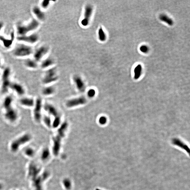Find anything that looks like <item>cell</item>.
<instances>
[{
    "label": "cell",
    "mask_w": 190,
    "mask_h": 190,
    "mask_svg": "<svg viewBox=\"0 0 190 190\" xmlns=\"http://www.w3.org/2000/svg\"><path fill=\"white\" fill-rule=\"evenodd\" d=\"M40 22L34 18L26 24L19 23L17 24L16 33L17 36H22L34 33L39 27Z\"/></svg>",
    "instance_id": "cell-1"
},
{
    "label": "cell",
    "mask_w": 190,
    "mask_h": 190,
    "mask_svg": "<svg viewBox=\"0 0 190 190\" xmlns=\"http://www.w3.org/2000/svg\"><path fill=\"white\" fill-rule=\"evenodd\" d=\"M34 50L32 46L19 42L13 50L12 54L17 58L26 59L33 55Z\"/></svg>",
    "instance_id": "cell-2"
},
{
    "label": "cell",
    "mask_w": 190,
    "mask_h": 190,
    "mask_svg": "<svg viewBox=\"0 0 190 190\" xmlns=\"http://www.w3.org/2000/svg\"><path fill=\"white\" fill-rule=\"evenodd\" d=\"M68 125L67 122L63 123L58 129L57 135L53 138L54 144L53 151L55 154L57 153L58 150H59L61 139L65 136V132L67 129Z\"/></svg>",
    "instance_id": "cell-3"
},
{
    "label": "cell",
    "mask_w": 190,
    "mask_h": 190,
    "mask_svg": "<svg viewBox=\"0 0 190 190\" xmlns=\"http://www.w3.org/2000/svg\"><path fill=\"white\" fill-rule=\"evenodd\" d=\"M11 71L9 67H6L4 69L1 75V90L3 93H7L10 89V86L12 82L10 80Z\"/></svg>",
    "instance_id": "cell-4"
},
{
    "label": "cell",
    "mask_w": 190,
    "mask_h": 190,
    "mask_svg": "<svg viewBox=\"0 0 190 190\" xmlns=\"http://www.w3.org/2000/svg\"><path fill=\"white\" fill-rule=\"evenodd\" d=\"M16 39L19 42L32 46L38 42L39 37L38 34L34 32L26 35L17 36Z\"/></svg>",
    "instance_id": "cell-5"
},
{
    "label": "cell",
    "mask_w": 190,
    "mask_h": 190,
    "mask_svg": "<svg viewBox=\"0 0 190 190\" xmlns=\"http://www.w3.org/2000/svg\"><path fill=\"white\" fill-rule=\"evenodd\" d=\"M31 136L29 133H25L12 141L11 144V149L13 152H17L21 145L25 144L30 141Z\"/></svg>",
    "instance_id": "cell-6"
},
{
    "label": "cell",
    "mask_w": 190,
    "mask_h": 190,
    "mask_svg": "<svg viewBox=\"0 0 190 190\" xmlns=\"http://www.w3.org/2000/svg\"><path fill=\"white\" fill-rule=\"evenodd\" d=\"M58 78L56 68H50L45 72L43 78L42 82L44 84H48L56 81Z\"/></svg>",
    "instance_id": "cell-7"
},
{
    "label": "cell",
    "mask_w": 190,
    "mask_h": 190,
    "mask_svg": "<svg viewBox=\"0 0 190 190\" xmlns=\"http://www.w3.org/2000/svg\"><path fill=\"white\" fill-rule=\"evenodd\" d=\"M49 51V48L48 46L42 45L34 50L33 58L38 63H39L43 60L44 57L47 54Z\"/></svg>",
    "instance_id": "cell-8"
},
{
    "label": "cell",
    "mask_w": 190,
    "mask_h": 190,
    "mask_svg": "<svg viewBox=\"0 0 190 190\" xmlns=\"http://www.w3.org/2000/svg\"><path fill=\"white\" fill-rule=\"evenodd\" d=\"M93 9V6L89 4H87L85 6L84 16L81 22L82 25L86 27L89 25Z\"/></svg>",
    "instance_id": "cell-9"
},
{
    "label": "cell",
    "mask_w": 190,
    "mask_h": 190,
    "mask_svg": "<svg viewBox=\"0 0 190 190\" xmlns=\"http://www.w3.org/2000/svg\"><path fill=\"white\" fill-rule=\"evenodd\" d=\"M33 111L34 119L37 123H39L42 119L41 111L42 108V101L40 98H38L35 101Z\"/></svg>",
    "instance_id": "cell-10"
},
{
    "label": "cell",
    "mask_w": 190,
    "mask_h": 190,
    "mask_svg": "<svg viewBox=\"0 0 190 190\" xmlns=\"http://www.w3.org/2000/svg\"><path fill=\"white\" fill-rule=\"evenodd\" d=\"M4 117L6 119L10 122H15L18 119V113L15 109L12 107L5 110Z\"/></svg>",
    "instance_id": "cell-11"
},
{
    "label": "cell",
    "mask_w": 190,
    "mask_h": 190,
    "mask_svg": "<svg viewBox=\"0 0 190 190\" xmlns=\"http://www.w3.org/2000/svg\"><path fill=\"white\" fill-rule=\"evenodd\" d=\"M86 102L87 100L86 98L84 97H81L69 100L66 102V105L67 107L71 108L84 105Z\"/></svg>",
    "instance_id": "cell-12"
},
{
    "label": "cell",
    "mask_w": 190,
    "mask_h": 190,
    "mask_svg": "<svg viewBox=\"0 0 190 190\" xmlns=\"http://www.w3.org/2000/svg\"><path fill=\"white\" fill-rule=\"evenodd\" d=\"M31 11L34 16V18L39 22H43L46 19L45 13L39 6L37 5L33 6Z\"/></svg>",
    "instance_id": "cell-13"
},
{
    "label": "cell",
    "mask_w": 190,
    "mask_h": 190,
    "mask_svg": "<svg viewBox=\"0 0 190 190\" xmlns=\"http://www.w3.org/2000/svg\"><path fill=\"white\" fill-rule=\"evenodd\" d=\"M47 173H44L41 176L38 175L37 177L32 179L33 186L35 190H42V184L43 180H45L47 177Z\"/></svg>",
    "instance_id": "cell-14"
},
{
    "label": "cell",
    "mask_w": 190,
    "mask_h": 190,
    "mask_svg": "<svg viewBox=\"0 0 190 190\" xmlns=\"http://www.w3.org/2000/svg\"><path fill=\"white\" fill-rule=\"evenodd\" d=\"M40 170V168L35 163H31L28 169V176L32 179L38 175Z\"/></svg>",
    "instance_id": "cell-15"
},
{
    "label": "cell",
    "mask_w": 190,
    "mask_h": 190,
    "mask_svg": "<svg viewBox=\"0 0 190 190\" xmlns=\"http://www.w3.org/2000/svg\"><path fill=\"white\" fill-rule=\"evenodd\" d=\"M15 34L13 32L11 33L10 38H7L1 35L0 36V41L2 43L4 47L9 48L13 45L14 39L15 38Z\"/></svg>",
    "instance_id": "cell-16"
},
{
    "label": "cell",
    "mask_w": 190,
    "mask_h": 190,
    "mask_svg": "<svg viewBox=\"0 0 190 190\" xmlns=\"http://www.w3.org/2000/svg\"><path fill=\"white\" fill-rule=\"evenodd\" d=\"M73 81L77 89L81 92H84L86 89L84 82L80 76L76 75L74 76Z\"/></svg>",
    "instance_id": "cell-17"
},
{
    "label": "cell",
    "mask_w": 190,
    "mask_h": 190,
    "mask_svg": "<svg viewBox=\"0 0 190 190\" xmlns=\"http://www.w3.org/2000/svg\"><path fill=\"white\" fill-rule=\"evenodd\" d=\"M44 109L50 114L51 115L54 117L55 118H61L60 115L59 114L58 111L54 106L47 103L44 106Z\"/></svg>",
    "instance_id": "cell-18"
},
{
    "label": "cell",
    "mask_w": 190,
    "mask_h": 190,
    "mask_svg": "<svg viewBox=\"0 0 190 190\" xmlns=\"http://www.w3.org/2000/svg\"><path fill=\"white\" fill-rule=\"evenodd\" d=\"M10 89L19 96L24 95L25 92L24 87L21 84L17 82H12Z\"/></svg>",
    "instance_id": "cell-19"
},
{
    "label": "cell",
    "mask_w": 190,
    "mask_h": 190,
    "mask_svg": "<svg viewBox=\"0 0 190 190\" xmlns=\"http://www.w3.org/2000/svg\"><path fill=\"white\" fill-rule=\"evenodd\" d=\"M24 65L27 68L30 69H35L38 68V63L33 58L30 57L26 58L24 61Z\"/></svg>",
    "instance_id": "cell-20"
},
{
    "label": "cell",
    "mask_w": 190,
    "mask_h": 190,
    "mask_svg": "<svg viewBox=\"0 0 190 190\" xmlns=\"http://www.w3.org/2000/svg\"><path fill=\"white\" fill-rule=\"evenodd\" d=\"M19 102L22 106L25 107H32L34 106L35 101L32 98L24 97L20 99Z\"/></svg>",
    "instance_id": "cell-21"
},
{
    "label": "cell",
    "mask_w": 190,
    "mask_h": 190,
    "mask_svg": "<svg viewBox=\"0 0 190 190\" xmlns=\"http://www.w3.org/2000/svg\"><path fill=\"white\" fill-rule=\"evenodd\" d=\"M55 63L54 60L51 57H48L42 60L40 62V66L43 69H47L52 66Z\"/></svg>",
    "instance_id": "cell-22"
},
{
    "label": "cell",
    "mask_w": 190,
    "mask_h": 190,
    "mask_svg": "<svg viewBox=\"0 0 190 190\" xmlns=\"http://www.w3.org/2000/svg\"><path fill=\"white\" fill-rule=\"evenodd\" d=\"M13 101V99L11 95H8L3 100V107L5 110H8L13 107L12 104Z\"/></svg>",
    "instance_id": "cell-23"
},
{
    "label": "cell",
    "mask_w": 190,
    "mask_h": 190,
    "mask_svg": "<svg viewBox=\"0 0 190 190\" xmlns=\"http://www.w3.org/2000/svg\"><path fill=\"white\" fill-rule=\"evenodd\" d=\"M55 89L52 86H48L44 87L42 90V94L45 96H49L52 95L54 93Z\"/></svg>",
    "instance_id": "cell-24"
},
{
    "label": "cell",
    "mask_w": 190,
    "mask_h": 190,
    "mask_svg": "<svg viewBox=\"0 0 190 190\" xmlns=\"http://www.w3.org/2000/svg\"><path fill=\"white\" fill-rule=\"evenodd\" d=\"M98 37L99 41L101 42H104L107 39L106 33L102 27H99L98 31Z\"/></svg>",
    "instance_id": "cell-25"
},
{
    "label": "cell",
    "mask_w": 190,
    "mask_h": 190,
    "mask_svg": "<svg viewBox=\"0 0 190 190\" xmlns=\"http://www.w3.org/2000/svg\"><path fill=\"white\" fill-rule=\"evenodd\" d=\"M173 143L174 144L177 145L178 147H181L182 148L188 152H190V150H189V148H188V146L182 143L181 140H179L178 139H174L173 140Z\"/></svg>",
    "instance_id": "cell-26"
},
{
    "label": "cell",
    "mask_w": 190,
    "mask_h": 190,
    "mask_svg": "<svg viewBox=\"0 0 190 190\" xmlns=\"http://www.w3.org/2000/svg\"><path fill=\"white\" fill-rule=\"evenodd\" d=\"M160 18L161 21L165 22L169 25H173V22L171 18H169L165 14H161L160 16Z\"/></svg>",
    "instance_id": "cell-27"
},
{
    "label": "cell",
    "mask_w": 190,
    "mask_h": 190,
    "mask_svg": "<svg viewBox=\"0 0 190 190\" xmlns=\"http://www.w3.org/2000/svg\"><path fill=\"white\" fill-rule=\"evenodd\" d=\"M141 71H142V67L140 64H139L136 67L134 70V73H135L134 78L136 80L139 78L141 74Z\"/></svg>",
    "instance_id": "cell-28"
},
{
    "label": "cell",
    "mask_w": 190,
    "mask_h": 190,
    "mask_svg": "<svg viewBox=\"0 0 190 190\" xmlns=\"http://www.w3.org/2000/svg\"><path fill=\"white\" fill-rule=\"evenodd\" d=\"M43 120L45 125L48 127H51L52 123L51 122V117L47 115H44L43 118Z\"/></svg>",
    "instance_id": "cell-29"
},
{
    "label": "cell",
    "mask_w": 190,
    "mask_h": 190,
    "mask_svg": "<svg viewBox=\"0 0 190 190\" xmlns=\"http://www.w3.org/2000/svg\"><path fill=\"white\" fill-rule=\"evenodd\" d=\"M50 4V1L49 0H43L41 2L40 4V6H41V8L43 9H46L48 7H49Z\"/></svg>",
    "instance_id": "cell-30"
},
{
    "label": "cell",
    "mask_w": 190,
    "mask_h": 190,
    "mask_svg": "<svg viewBox=\"0 0 190 190\" xmlns=\"http://www.w3.org/2000/svg\"><path fill=\"white\" fill-rule=\"evenodd\" d=\"M25 153L28 156L32 157L34 155L35 152L31 148H27L25 150Z\"/></svg>",
    "instance_id": "cell-31"
},
{
    "label": "cell",
    "mask_w": 190,
    "mask_h": 190,
    "mask_svg": "<svg viewBox=\"0 0 190 190\" xmlns=\"http://www.w3.org/2000/svg\"><path fill=\"white\" fill-rule=\"evenodd\" d=\"M49 152L48 149L46 148L43 150L42 153L41 158L43 160H46L47 159L49 156Z\"/></svg>",
    "instance_id": "cell-32"
},
{
    "label": "cell",
    "mask_w": 190,
    "mask_h": 190,
    "mask_svg": "<svg viewBox=\"0 0 190 190\" xmlns=\"http://www.w3.org/2000/svg\"><path fill=\"white\" fill-rule=\"evenodd\" d=\"M61 121V118H55L53 122L52 123V127L54 128H57V127H59Z\"/></svg>",
    "instance_id": "cell-33"
},
{
    "label": "cell",
    "mask_w": 190,
    "mask_h": 190,
    "mask_svg": "<svg viewBox=\"0 0 190 190\" xmlns=\"http://www.w3.org/2000/svg\"><path fill=\"white\" fill-rule=\"evenodd\" d=\"M107 122V118L105 116H101L99 119V123L101 125H104Z\"/></svg>",
    "instance_id": "cell-34"
},
{
    "label": "cell",
    "mask_w": 190,
    "mask_h": 190,
    "mask_svg": "<svg viewBox=\"0 0 190 190\" xmlns=\"http://www.w3.org/2000/svg\"><path fill=\"white\" fill-rule=\"evenodd\" d=\"M87 95L89 97L92 98L94 97L96 94V91L93 89H90L88 90L87 93Z\"/></svg>",
    "instance_id": "cell-35"
},
{
    "label": "cell",
    "mask_w": 190,
    "mask_h": 190,
    "mask_svg": "<svg viewBox=\"0 0 190 190\" xmlns=\"http://www.w3.org/2000/svg\"><path fill=\"white\" fill-rule=\"evenodd\" d=\"M140 49V51L143 53H147L149 51L148 47L147 46H145V45L141 46Z\"/></svg>",
    "instance_id": "cell-36"
},
{
    "label": "cell",
    "mask_w": 190,
    "mask_h": 190,
    "mask_svg": "<svg viewBox=\"0 0 190 190\" xmlns=\"http://www.w3.org/2000/svg\"><path fill=\"white\" fill-rule=\"evenodd\" d=\"M4 23L1 21H0V36L1 35H0L1 32V30L3 29V27H4Z\"/></svg>",
    "instance_id": "cell-37"
},
{
    "label": "cell",
    "mask_w": 190,
    "mask_h": 190,
    "mask_svg": "<svg viewBox=\"0 0 190 190\" xmlns=\"http://www.w3.org/2000/svg\"><path fill=\"white\" fill-rule=\"evenodd\" d=\"M1 65H2V61H1V58L0 56V68L1 67Z\"/></svg>",
    "instance_id": "cell-38"
},
{
    "label": "cell",
    "mask_w": 190,
    "mask_h": 190,
    "mask_svg": "<svg viewBox=\"0 0 190 190\" xmlns=\"http://www.w3.org/2000/svg\"><path fill=\"white\" fill-rule=\"evenodd\" d=\"M2 188H3V186L1 185V184L0 183V190H2Z\"/></svg>",
    "instance_id": "cell-39"
},
{
    "label": "cell",
    "mask_w": 190,
    "mask_h": 190,
    "mask_svg": "<svg viewBox=\"0 0 190 190\" xmlns=\"http://www.w3.org/2000/svg\"></svg>",
    "instance_id": "cell-40"
}]
</instances>
